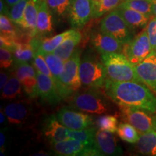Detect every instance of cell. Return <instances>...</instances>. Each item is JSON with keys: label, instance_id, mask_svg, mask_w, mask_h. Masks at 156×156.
Instances as JSON below:
<instances>
[{"label": "cell", "instance_id": "cell-33", "mask_svg": "<svg viewBox=\"0 0 156 156\" xmlns=\"http://www.w3.org/2000/svg\"><path fill=\"white\" fill-rule=\"evenodd\" d=\"M52 13L56 16L64 17L68 15L70 0H46Z\"/></svg>", "mask_w": 156, "mask_h": 156}, {"label": "cell", "instance_id": "cell-26", "mask_svg": "<svg viewBox=\"0 0 156 156\" xmlns=\"http://www.w3.org/2000/svg\"><path fill=\"white\" fill-rule=\"evenodd\" d=\"M45 59H46L49 69L54 77V83L56 85L59 81L61 75L63 73L65 62L59 56L54 53H43Z\"/></svg>", "mask_w": 156, "mask_h": 156}, {"label": "cell", "instance_id": "cell-34", "mask_svg": "<svg viewBox=\"0 0 156 156\" xmlns=\"http://www.w3.org/2000/svg\"><path fill=\"white\" fill-rule=\"evenodd\" d=\"M12 21L6 15H0V32L1 36L15 39L17 31L15 29Z\"/></svg>", "mask_w": 156, "mask_h": 156}, {"label": "cell", "instance_id": "cell-6", "mask_svg": "<svg viewBox=\"0 0 156 156\" xmlns=\"http://www.w3.org/2000/svg\"><path fill=\"white\" fill-rule=\"evenodd\" d=\"M100 30L114 37L125 45L133 38V30L129 26L117 9L105 15L100 23Z\"/></svg>", "mask_w": 156, "mask_h": 156}, {"label": "cell", "instance_id": "cell-22", "mask_svg": "<svg viewBox=\"0 0 156 156\" xmlns=\"http://www.w3.org/2000/svg\"><path fill=\"white\" fill-rule=\"evenodd\" d=\"M116 9L133 30L137 28H145L152 17L126 7H118Z\"/></svg>", "mask_w": 156, "mask_h": 156}, {"label": "cell", "instance_id": "cell-28", "mask_svg": "<svg viewBox=\"0 0 156 156\" xmlns=\"http://www.w3.org/2000/svg\"><path fill=\"white\" fill-rule=\"evenodd\" d=\"M15 63H25L34 59L36 51L30 44H17L12 50Z\"/></svg>", "mask_w": 156, "mask_h": 156}, {"label": "cell", "instance_id": "cell-2", "mask_svg": "<svg viewBox=\"0 0 156 156\" xmlns=\"http://www.w3.org/2000/svg\"><path fill=\"white\" fill-rule=\"evenodd\" d=\"M101 55L107 79L115 82L133 81L142 83L136 73L135 66L129 61L122 52L103 54Z\"/></svg>", "mask_w": 156, "mask_h": 156}, {"label": "cell", "instance_id": "cell-42", "mask_svg": "<svg viewBox=\"0 0 156 156\" xmlns=\"http://www.w3.org/2000/svg\"><path fill=\"white\" fill-rule=\"evenodd\" d=\"M18 1L19 0H5V2H6V4H7V7H8V8L9 9L13 5H15V4H16Z\"/></svg>", "mask_w": 156, "mask_h": 156}, {"label": "cell", "instance_id": "cell-30", "mask_svg": "<svg viewBox=\"0 0 156 156\" xmlns=\"http://www.w3.org/2000/svg\"><path fill=\"white\" fill-rule=\"evenodd\" d=\"M96 130L97 129L93 126L82 130L69 129V137L80 140V141L83 142L84 143L87 144V145L95 146V136Z\"/></svg>", "mask_w": 156, "mask_h": 156}, {"label": "cell", "instance_id": "cell-9", "mask_svg": "<svg viewBox=\"0 0 156 156\" xmlns=\"http://www.w3.org/2000/svg\"><path fill=\"white\" fill-rule=\"evenodd\" d=\"M54 153L62 156H100L103 155L95 146L87 145L80 140L69 138L53 143Z\"/></svg>", "mask_w": 156, "mask_h": 156}, {"label": "cell", "instance_id": "cell-38", "mask_svg": "<svg viewBox=\"0 0 156 156\" xmlns=\"http://www.w3.org/2000/svg\"><path fill=\"white\" fill-rule=\"evenodd\" d=\"M146 31L151 42L152 49L156 51V17L153 15L146 26Z\"/></svg>", "mask_w": 156, "mask_h": 156}, {"label": "cell", "instance_id": "cell-21", "mask_svg": "<svg viewBox=\"0 0 156 156\" xmlns=\"http://www.w3.org/2000/svg\"><path fill=\"white\" fill-rule=\"evenodd\" d=\"M39 3L40 0H29L25 9L22 21L19 25L21 28L30 33L34 37L36 35Z\"/></svg>", "mask_w": 156, "mask_h": 156}, {"label": "cell", "instance_id": "cell-1", "mask_svg": "<svg viewBox=\"0 0 156 156\" xmlns=\"http://www.w3.org/2000/svg\"><path fill=\"white\" fill-rule=\"evenodd\" d=\"M104 92L118 106L136 107L156 114V96L145 84L106 80Z\"/></svg>", "mask_w": 156, "mask_h": 156}, {"label": "cell", "instance_id": "cell-47", "mask_svg": "<svg viewBox=\"0 0 156 156\" xmlns=\"http://www.w3.org/2000/svg\"><path fill=\"white\" fill-rule=\"evenodd\" d=\"M123 1H124V0H122V2H123Z\"/></svg>", "mask_w": 156, "mask_h": 156}, {"label": "cell", "instance_id": "cell-17", "mask_svg": "<svg viewBox=\"0 0 156 156\" xmlns=\"http://www.w3.org/2000/svg\"><path fill=\"white\" fill-rule=\"evenodd\" d=\"M95 144L103 155H120L123 153L113 132L100 129H97L95 136Z\"/></svg>", "mask_w": 156, "mask_h": 156}, {"label": "cell", "instance_id": "cell-20", "mask_svg": "<svg viewBox=\"0 0 156 156\" xmlns=\"http://www.w3.org/2000/svg\"><path fill=\"white\" fill-rule=\"evenodd\" d=\"M73 30L74 29L66 30L51 38H39L34 37L30 44L33 45L36 51H39L43 53H53L62 43L73 33Z\"/></svg>", "mask_w": 156, "mask_h": 156}, {"label": "cell", "instance_id": "cell-15", "mask_svg": "<svg viewBox=\"0 0 156 156\" xmlns=\"http://www.w3.org/2000/svg\"><path fill=\"white\" fill-rule=\"evenodd\" d=\"M8 123L12 125L25 124L32 117V107L26 101H17L7 104L4 109Z\"/></svg>", "mask_w": 156, "mask_h": 156}, {"label": "cell", "instance_id": "cell-8", "mask_svg": "<svg viewBox=\"0 0 156 156\" xmlns=\"http://www.w3.org/2000/svg\"><path fill=\"white\" fill-rule=\"evenodd\" d=\"M124 46L123 54L134 66L143 61L153 51L145 28Z\"/></svg>", "mask_w": 156, "mask_h": 156}, {"label": "cell", "instance_id": "cell-4", "mask_svg": "<svg viewBox=\"0 0 156 156\" xmlns=\"http://www.w3.org/2000/svg\"><path fill=\"white\" fill-rule=\"evenodd\" d=\"M81 50L77 48L64 63V71L56 85L58 92L62 99H66L75 94L82 86L80 77Z\"/></svg>", "mask_w": 156, "mask_h": 156}, {"label": "cell", "instance_id": "cell-18", "mask_svg": "<svg viewBox=\"0 0 156 156\" xmlns=\"http://www.w3.org/2000/svg\"><path fill=\"white\" fill-rule=\"evenodd\" d=\"M69 129L62 124L54 115L47 119L44 128V135L51 144L69 139Z\"/></svg>", "mask_w": 156, "mask_h": 156}, {"label": "cell", "instance_id": "cell-43", "mask_svg": "<svg viewBox=\"0 0 156 156\" xmlns=\"http://www.w3.org/2000/svg\"><path fill=\"white\" fill-rule=\"evenodd\" d=\"M152 2V12L153 15L156 17V0H151Z\"/></svg>", "mask_w": 156, "mask_h": 156}, {"label": "cell", "instance_id": "cell-45", "mask_svg": "<svg viewBox=\"0 0 156 156\" xmlns=\"http://www.w3.org/2000/svg\"><path fill=\"white\" fill-rule=\"evenodd\" d=\"M155 124H156V114L155 115Z\"/></svg>", "mask_w": 156, "mask_h": 156}, {"label": "cell", "instance_id": "cell-16", "mask_svg": "<svg viewBox=\"0 0 156 156\" xmlns=\"http://www.w3.org/2000/svg\"><path fill=\"white\" fill-rule=\"evenodd\" d=\"M36 74L38 96L41 101L50 105H56L59 103L62 99L54 80L38 71H36Z\"/></svg>", "mask_w": 156, "mask_h": 156}, {"label": "cell", "instance_id": "cell-36", "mask_svg": "<svg viewBox=\"0 0 156 156\" xmlns=\"http://www.w3.org/2000/svg\"><path fill=\"white\" fill-rule=\"evenodd\" d=\"M31 62H32L33 66H34L36 71L40 72V73L48 76V77H50L54 80V77L52 75L51 72L49 67H48L47 62L45 59L42 52L39 51H36L34 59Z\"/></svg>", "mask_w": 156, "mask_h": 156}, {"label": "cell", "instance_id": "cell-5", "mask_svg": "<svg viewBox=\"0 0 156 156\" xmlns=\"http://www.w3.org/2000/svg\"><path fill=\"white\" fill-rule=\"evenodd\" d=\"M80 77L82 84L90 88L104 87L106 74L102 61L93 56H85L80 64Z\"/></svg>", "mask_w": 156, "mask_h": 156}, {"label": "cell", "instance_id": "cell-11", "mask_svg": "<svg viewBox=\"0 0 156 156\" xmlns=\"http://www.w3.org/2000/svg\"><path fill=\"white\" fill-rule=\"evenodd\" d=\"M14 74L20 80L25 94L29 98L38 96L36 70L34 66L25 63H15Z\"/></svg>", "mask_w": 156, "mask_h": 156}, {"label": "cell", "instance_id": "cell-40", "mask_svg": "<svg viewBox=\"0 0 156 156\" xmlns=\"http://www.w3.org/2000/svg\"><path fill=\"white\" fill-rule=\"evenodd\" d=\"M5 143H6V134L3 131L0 132V147H1V155L5 152Z\"/></svg>", "mask_w": 156, "mask_h": 156}, {"label": "cell", "instance_id": "cell-14", "mask_svg": "<svg viewBox=\"0 0 156 156\" xmlns=\"http://www.w3.org/2000/svg\"><path fill=\"white\" fill-rule=\"evenodd\" d=\"M135 69L141 81L156 95V51H152L143 61L135 65Z\"/></svg>", "mask_w": 156, "mask_h": 156}, {"label": "cell", "instance_id": "cell-27", "mask_svg": "<svg viewBox=\"0 0 156 156\" xmlns=\"http://www.w3.org/2000/svg\"><path fill=\"white\" fill-rule=\"evenodd\" d=\"M122 0H92V18H98L119 7Z\"/></svg>", "mask_w": 156, "mask_h": 156}, {"label": "cell", "instance_id": "cell-29", "mask_svg": "<svg viewBox=\"0 0 156 156\" xmlns=\"http://www.w3.org/2000/svg\"><path fill=\"white\" fill-rule=\"evenodd\" d=\"M116 133L123 141L129 143H136L139 139V132L128 122H122L119 124Z\"/></svg>", "mask_w": 156, "mask_h": 156}, {"label": "cell", "instance_id": "cell-32", "mask_svg": "<svg viewBox=\"0 0 156 156\" xmlns=\"http://www.w3.org/2000/svg\"><path fill=\"white\" fill-rule=\"evenodd\" d=\"M118 117L116 115H104L97 117L95 124L100 129L115 133L119 126Z\"/></svg>", "mask_w": 156, "mask_h": 156}, {"label": "cell", "instance_id": "cell-13", "mask_svg": "<svg viewBox=\"0 0 156 156\" xmlns=\"http://www.w3.org/2000/svg\"><path fill=\"white\" fill-rule=\"evenodd\" d=\"M93 47L100 54L122 52L124 44L111 35L100 30H93L90 35Z\"/></svg>", "mask_w": 156, "mask_h": 156}, {"label": "cell", "instance_id": "cell-7", "mask_svg": "<svg viewBox=\"0 0 156 156\" xmlns=\"http://www.w3.org/2000/svg\"><path fill=\"white\" fill-rule=\"evenodd\" d=\"M119 106L122 119L132 124L140 134L156 130L155 117L153 113L136 107Z\"/></svg>", "mask_w": 156, "mask_h": 156}, {"label": "cell", "instance_id": "cell-19", "mask_svg": "<svg viewBox=\"0 0 156 156\" xmlns=\"http://www.w3.org/2000/svg\"><path fill=\"white\" fill-rule=\"evenodd\" d=\"M46 0L40 1L37 19L36 35L35 37L42 38L53 33V21L52 14Z\"/></svg>", "mask_w": 156, "mask_h": 156}, {"label": "cell", "instance_id": "cell-3", "mask_svg": "<svg viewBox=\"0 0 156 156\" xmlns=\"http://www.w3.org/2000/svg\"><path fill=\"white\" fill-rule=\"evenodd\" d=\"M96 88L77 91L71 97L70 103L73 108L90 114L102 115L110 114L112 107L107 95L99 92Z\"/></svg>", "mask_w": 156, "mask_h": 156}, {"label": "cell", "instance_id": "cell-25", "mask_svg": "<svg viewBox=\"0 0 156 156\" xmlns=\"http://www.w3.org/2000/svg\"><path fill=\"white\" fill-rule=\"evenodd\" d=\"M22 83L14 73L12 74L8 82L2 90L1 98L4 100H14L23 95Z\"/></svg>", "mask_w": 156, "mask_h": 156}, {"label": "cell", "instance_id": "cell-37", "mask_svg": "<svg viewBox=\"0 0 156 156\" xmlns=\"http://www.w3.org/2000/svg\"><path fill=\"white\" fill-rule=\"evenodd\" d=\"M15 61L14 55L7 48L1 47L0 48V65L2 69H8L12 65Z\"/></svg>", "mask_w": 156, "mask_h": 156}, {"label": "cell", "instance_id": "cell-23", "mask_svg": "<svg viewBox=\"0 0 156 156\" xmlns=\"http://www.w3.org/2000/svg\"><path fill=\"white\" fill-rule=\"evenodd\" d=\"M82 34L79 30L74 28L71 34L67 37L54 53L66 62L76 50V47L82 41Z\"/></svg>", "mask_w": 156, "mask_h": 156}, {"label": "cell", "instance_id": "cell-39", "mask_svg": "<svg viewBox=\"0 0 156 156\" xmlns=\"http://www.w3.org/2000/svg\"><path fill=\"white\" fill-rule=\"evenodd\" d=\"M9 76H10V74L9 72H1L0 73V89L2 90L4 88L10 77Z\"/></svg>", "mask_w": 156, "mask_h": 156}, {"label": "cell", "instance_id": "cell-41", "mask_svg": "<svg viewBox=\"0 0 156 156\" xmlns=\"http://www.w3.org/2000/svg\"><path fill=\"white\" fill-rule=\"evenodd\" d=\"M7 116H6L5 112H2V109L1 108V112H0V123H1V124H4L5 125V123H6V119H7Z\"/></svg>", "mask_w": 156, "mask_h": 156}, {"label": "cell", "instance_id": "cell-44", "mask_svg": "<svg viewBox=\"0 0 156 156\" xmlns=\"http://www.w3.org/2000/svg\"><path fill=\"white\" fill-rule=\"evenodd\" d=\"M48 154H47L46 153H45L44 151H41V152H38V153H37L36 154H35L34 155H48Z\"/></svg>", "mask_w": 156, "mask_h": 156}, {"label": "cell", "instance_id": "cell-24", "mask_svg": "<svg viewBox=\"0 0 156 156\" xmlns=\"http://www.w3.org/2000/svg\"><path fill=\"white\" fill-rule=\"evenodd\" d=\"M135 147L142 155H156V130L140 134Z\"/></svg>", "mask_w": 156, "mask_h": 156}, {"label": "cell", "instance_id": "cell-12", "mask_svg": "<svg viewBox=\"0 0 156 156\" xmlns=\"http://www.w3.org/2000/svg\"><path fill=\"white\" fill-rule=\"evenodd\" d=\"M92 0H70L68 17L71 26L82 28L92 18Z\"/></svg>", "mask_w": 156, "mask_h": 156}, {"label": "cell", "instance_id": "cell-46", "mask_svg": "<svg viewBox=\"0 0 156 156\" xmlns=\"http://www.w3.org/2000/svg\"><path fill=\"white\" fill-rule=\"evenodd\" d=\"M40 1H44V0H40Z\"/></svg>", "mask_w": 156, "mask_h": 156}, {"label": "cell", "instance_id": "cell-35", "mask_svg": "<svg viewBox=\"0 0 156 156\" xmlns=\"http://www.w3.org/2000/svg\"><path fill=\"white\" fill-rule=\"evenodd\" d=\"M29 0H19L16 4H15L10 9H9V12L7 16L13 23L17 25H20L22 21L23 14H24L25 9L26 7Z\"/></svg>", "mask_w": 156, "mask_h": 156}, {"label": "cell", "instance_id": "cell-31", "mask_svg": "<svg viewBox=\"0 0 156 156\" xmlns=\"http://www.w3.org/2000/svg\"><path fill=\"white\" fill-rule=\"evenodd\" d=\"M119 7L130 8L149 16H153L151 0H124Z\"/></svg>", "mask_w": 156, "mask_h": 156}, {"label": "cell", "instance_id": "cell-10", "mask_svg": "<svg viewBox=\"0 0 156 156\" xmlns=\"http://www.w3.org/2000/svg\"><path fill=\"white\" fill-rule=\"evenodd\" d=\"M84 113L75 108L64 107L58 111L56 118L70 130H82L93 126V116Z\"/></svg>", "mask_w": 156, "mask_h": 156}]
</instances>
